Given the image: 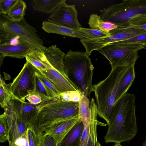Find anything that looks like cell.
Segmentation results:
<instances>
[{"instance_id":"obj_38","label":"cell","mask_w":146,"mask_h":146,"mask_svg":"<svg viewBox=\"0 0 146 146\" xmlns=\"http://www.w3.org/2000/svg\"><path fill=\"white\" fill-rule=\"evenodd\" d=\"M142 146H146V139L144 142L143 143Z\"/></svg>"},{"instance_id":"obj_37","label":"cell","mask_w":146,"mask_h":146,"mask_svg":"<svg viewBox=\"0 0 146 146\" xmlns=\"http://www.w3.org/2000/svg\"><path fill=\"white\" fill-rule=\"evenodd\" d=\"M113 146H122L120 143H115Z\"/></svg>"},{"instance_id":"obj_36","label":"cell","mask_w":146,"mask_h":146,"mask_svg":"<svg viewBox=\"0 0 146 146\" xmlns=\"http://www.w3.org/2000/svg\"><path fill=\"white\" fill-rule=\"evenodd\" d=\"M5 56L3 54H0V63L1 64V63L3 62V61L4 58L5 57Z\"/></svg>"},{"instance_id":"obj_32","label":"cell","mask_w":146,"mask_h":146,"mask_svg":"<svg viewBox=\"0 0 146 146\" xmlns=\"http://www.w3.org/2000/svg\"><path fill=\"white\" fill-rule=\"evenodd\" d=\"M118 42L123 44H139L144 45L146 44V33L127 40Z\"/></svg>"},{"instance_id":"obj_11","label":"cell","mask_w":146,"mask_h":146,"mask_svg":"<svg viewBox=\"0 0 146 146\" xmlns=\"http://www.w3.org/2000/svg\"><path fill=\"white\" fill-rule=\"evenodd\" d=\"M10 102L17 116L27 123L28 127L33 125L41 109L50 103L34 104L16 99L12 100Z\"/></svg>"},{"instance_id":"obj_7","label":"cell","mask_w":146,"mask_h":146,"mask_svg":"<svg viewBox=\"0 0 146 146\" xmlns=\"http://www.w3.org/2000/svg\"><path fill=\"white\" fill-rule=\"evenodd\" d=\"M37 71L35 67L26 61L17 76L9 84L14 99L25 101L29 94L35 91Z\"/></svg>"},{"instance_id":"obj_2","label":"cell","mask_w":146,"mask_h":146,"mask_svg":"<svg viewBox=\"0 0 146 146\" xmlns=\"http://www.w3.org/2000/svg\"><path fill=\"white\" fill-rule=\"evenodd\" d=\"M139 57L137 53L123 64L112 69L104 80L93 86L98 115L109 123L111 113L115 101L120 83L130 67L135 64Z\"/></svg>"},{"instance_id":"obj_9","label":"cell","mask_w":146,"mask_h":146,"mask_svg":"<svg viewBox=\"0 0 146 146\" xmlns=\"http://www.w3.org/2000/svg\"><path fill=\"white\" fill-rule=\"evenodd\" d=\"M75 5H67L64 1L51 14L47 21L78 30L82 27L78 19Z\"/></svg>"},{"instance_id":"obj_22","label":"cell","mask_w":146,"mask_h":146,"mask_svg":"<svg viewBox=\"0 0 146 146\" xmlns=\"http://www.w3.org/2000/svg\"><path fill=\"white\" fill-rule=\"evenodd\" d=\"M26 7V4L24 1L18 0L6 15L14 21H20L24 19Z\"/></svg>"},{"instance_id":"obj_39","label":"cell","mask_w":146,"mask_h":146,"mask_svg":"<svg viewBox=\"0 0 146 146\" xmlns=\"http://www.w3.org/2000/svg\"><path fill=\"white\" fill-rule=\"evenodd\" d=\"M144 46H145V47H146V44H145V45H144Z\"/></svg>"},{"instance_id":"obj_18","label":"cell","mask_w":146,"mask_h":146,"mask_svg":"<svg viewBox=\"0 0 146 146\" xmlns=\"http://www.w3.org/2000/svg\"><path fill=\"white\" fill-rule=\"evenodd\" d=\"M84 128L83 123L80 119L65 136L58 146H80Z\"/></svg>"},{"instance_id":"obj_20","label":"cell","mask_w":146,"mask_h":146,"mask_svg":"<svg viewBox=\"0 0 146 146\" xmlns=\"http://www.w3.org/2000/svg\"><path fill=\"white\" fill-rule=\"evenodd\" d=\"M64 0H32L31 5L33 10L47 14L51 13Z\"/></svg>"},{"instance_id":"obj_1","label":"cell","mask_w":146,"mask_h":146,"mask_svg":"<svg viewBox=\"0 0 146 146\" xmlns=\"http://www.w3.org/2000/svg\"><path fill=\"white\" fill-rule=\"evenodd\" d=\"M135 100V94L127 92L115 102L104 137L106 143L129 142L136 135L137 128Z\"/></svg>"},{"instance_id":"obj_13","label":"cell","mask_w":146,"mask_h":146,"mask_svg":"<svg viewBox=\"0 0 146 146\" xmlns=\"http://www.w3.org/2000/svg\"><path fill=\"white\" fill-rule=\"evenodd\" d=\"M40 72L54 84L60 93L69 91L80 90L68 78L64 76L52 67Z\"/></svg>"},{"instance_id":"obj_8","label":"cell","mask_w":146,"mask_h":146,"mask_svg":"<svg viewBox=\"0 0 146 146\" xmlns=\"http://www.w3.org/2000/svg\"><path fill=\"white\" fill-rule=\"evenodd\" d=\"M144 45L139 44H123L116 42L98 50L109 61L111 69L124 63L134 52L145 49Z\"/></svg>"},{"instance_id":"obj_30","label":"cell","mask_w":146,"mask_h":146,"mask_svg":"<svg viewBox=\"0 0 146 146\" xmlns=\"http://www.w3.org/2000/svg\"><path fill=\"white\" fill-rule=\"evenodd\" d=\"M78 31L88 36L90 39L103 38L110 35L109 32H103L96 29L82 27Z\"/></svg>"},{"instance_id":"obj_33","label":"cell","mask_w":146,"mask_h":146,"mask_svg":"<svg viewBox=\"0 0 146 146\" xmlns=\"http://www.w3.org/2000/svg\"><path fill=\"white\" fill-rule=\"evenodd\" d=\"M39 146H57L54 139L50 136L43 133L40 137Z\"/></svg>"},{"instance_id":"obj_15","label":"cell","mask_w":146,"mask_h":146,"mask_svg":"<svg viewBox=\"0 0 146 146\" xmlns=\"http://www.w3.org/2000/svg\"><path fill=\"white\" fill-rule=\"evenodd\" d=\"M46 58L51 66L64 76H66L64 68V59L66 54L56 45H53L44 51Z\"/></svg>"},{"instance_id":"obj_4","label":"cell","mask_w":146,"mask_h":146,"mask_svg":"<svg viewBox=\"0 0 146 146\" xmlns=\"http://www.w3.org/2000/svg\"><path fill=\"white\" fill-rule=\"evenodd\" d=\"M85 52L69 50L64 64L66 74L84 95L90 96L93 91V65Z\"/></svg>"},{"instance_id":"obj_26","label":"cell","mask_w":146,"mask_h":146,"mask_svg":"<svg viewBox=\"0 0 146 146\" xmlns=\"http://www.w3.org/2000/svg\"><path fill=\"white\" fill-rule=\"evenodd\" d=\"M10 141L9 145L11 146H29L27 132L21 136L16 131L10 132Z\"/></svg>"},{"instance_id":"obj_25","label":"cell","mask_w":146,"mask_h":146,"mask_svg":"<svg viewBox=\"0 0 146 146\" xmlns=\"http://www.w3.org/2000/svg\"><path fill=\"white\" fill-rule=\"evenodd\" d=\"M78 115L83 123L88 121L90 118V102L88 96H84L79 103Z\"/></svg>"},{"instance_id":"obj_14","label":"cell","mask_w":146,"mask_h":146,"mask_svg":"<svg viewBox=\"0 0 146 146\" xmlns=\"http://www.w3.org/2000/svg\"><path fill=\"white\" fill-rule=\"evenodd\" d=\"M42 28L48 33L56 34L80 39H89L88 36L77 30L59 25L47 21H43Z\"/></svg>"},{"instance_id":"obj_17","label":"cell","mask_w":146,"mask_h":146,"mask_svg":"<svg viewBox=\"0 0 146 146\" xmlns=\"http://www.w3.org/2000/svg\"><path fill=\"white\" fill-rule=\"evenodd\" d=\"M25 58L26 61L40 71H45L52 67L48 61L44 51L39 48H32Z\"/></svg>"},{"instance_id":"obj_27","label":"cell","mask_w":146,"mask_h":146,"mask_svg":"<svg viewBox=\"0 0 146 146\" xmlns=\"http://www.w3.org/2000/svg\"><path fill=\"white\" fill-rule=\"evenodd\" d=\"M10 141V136L7 120L5 112L0 115V142Z\"/></svg>"},{"instance_id":"obj_3","label":"cell","mask_w":146,"mask_h":146,"mask_svg":"<svg viewBox=\"0 0 146 146\" xmlns=\"http://www.w3.org/2000/svg\"><path fill=\"white\" fill-rule=\"evenodd\" d=\"M100 11L102 19L118 27L146 24V0H123Z\"/></svg>"},{"instance_id":"obj_31","label":"cell","mask_w":146,"mask_h":146,"mask_svg":"<svg viewBox=\"0 0 146 146\" xmlns=\"http://www.w3.org/2000/svg\"><path fill=\"white\" fill-rule=\"evenodd\" d=\"M18 0H0V14L6 15Z\"/></svg>"},{"instance_id":"obj_16","label":"cell","mask_w":146,"mask_h":146,"mask_svg":"<svg viewBox=\"0 0 146 146\" xmlns=\"http://www.w3.org/2000/svg\"><path fill=\"white\" fill-rule=\"evenodd\" d=\"M32 48L23 42L16 44L8 43H0V53L5 56L20 59L25 58Z\"/></svg>"},{"instance_id":"obj_23","label":"cell","mask_w":146,"mask_h":146,"mask_svg":"<svg viewBox=\"0 0 146 146\" xmlns=\"http://www.w3.org/2000/svg\"><path fill=\"white\" fill-rule=\"evenodd\" d=\"M14 99L10 88L9 84H7L1 76L0 82V104L4 109L11 101Z\"/></svg>"},{"instance_id":"obj_24","label":"cell","mask_w":146,"mask_h":146,"mask_svg":"<svg viewBox=\"0 0 146 146\" xmlns=\"http://www.w3.org/2000/svg\"><path fill=\"white\" fill-rule=\"evenodd\" d=\"M36 74L43 82L53 100H60V93L54 84L37 69Z\"/></svg>"},{"instance_id":"obj_21","label":"cell","mask_w":146,"mask_h":146,"mask_svg":"<svg viewBox=\"0 0 146 146\" xmlns=\"http://www.w3.org/2000/svg\"><path fill=\"white\" fill-rule=\"evenodd\" d=\"M88 23L92 29L106 32H109L118 27L111 23L103 21L101 19L100 16L95 14L90 15Z\"/></svg>"},{"instance_id":"obj_40","label":"cell","mask_w":146,"mask_h":146,"mask_svg":"<svg viewBox=\"0 0 146 146\" xmlns=\"http://www.w3.org/2000/svg\"><path fill=\"white\" fill-rule=\"evenodd\" d=\"M11 146L10 145H9V146Z\"/></svg>"},{"instance_id":"obj_10","label":"cell","mask_w":146,"mask_h":146,"mask_svg":"<svg viewBox=\"0 0 146 146\" xmlns=\"http://www.w3.org/2000/svg\"><path fill=\"white\" fill-rule=\"evenodd\" d=\"M97 106L94 99L90 100L89 120L84 124L83 131L80 146H101L98 140L97 125L98 119Z\"/></svg>"},{"instance_id":"obj_12","label":"cell","mask_w":146,"mask_h":146,"mask_svg":"<svg viewBox=\"0 0 146 146\" xmlns=\"http://www.w3.org/2000/svg\"><path fill=\"white\" fill-rule=\"evenodd\" d=\"M80 120L78 115L70 117L56 123L46 129L44 135L51 136L58 146L63 139Z\"/></svg>"},{"instance_id":"obj_29","label":"cell","mask_w":146,"mask_h":146,"mask_svg":"<svg viewBox=\"0 0 146 146\" xmlns=\"http://www.w3.org/2000/svg\"><path fill=\"white\" fill-rule=\"evenodd\" d=\"M84 96V94L80 90L65 91L60 94L61 100L76 103H79Z\"/></svg>"},{"instance_id":"obj_19","label":"cell","mask_w":146,"mask_h":146,"mask_svg":"<svg viewBox=\"0 0 146 146\" xmlns=\"http://www.w3.org/2000/svg\"><path fill=\"white\" fill-rule=\"evenodd\" d=\"M135 64L129 69L122 79L116 93L115 101L124 96L132 85L135 78Z\"/></svg>"},{"instance_id":"obj_35","label":"cell","mask_w":146,"mask_h":146,"mask_svg":"<svg viewBox=\"0 0 146 146\" xmlns=\"http://www.w3.org/2000/svg\"><path fill=\"white\" fill-rule=\"evenodd\" d=\"M124 28H133L137 29H140L146 31V24L140 25V26H133L131 25L126 27Z\"/></svg>"},{"instance_id":"obj_28","label":"cell","mask_w":146,"mask_h":146,"mask_svg":"<svg viewBox=\"0 0 146 146\" xmlns=\"http://www.w3.org/2000/svg\"><path fill=\"white\" fill-rule=\"evenodd\" d=\"M35 91L40 96L42 103H49L53 100L43 82L37 75L36 73Z\"/></svg>"},{"instance_id":"obj_5","label":"cell","mask_w":146,"mask_h":146,"mask_svg":"<svg viewBox=\"0 0 146 146\" xmlns=\"http://www.w3.org/2000/svg\"><path fill=\"white\" fill-rule=\"evenodd\" d=\"M0 43L13 38H16L32 48H38L44 51L43 40L37 33L36 29L28 23L25 18L15 21L6 15H0Z\"/></svg>"},{"instance_id":"obj_6","label":"cell","mask_w":146,"mask_h":146,"mask_svg":"<svg viewBox=\"0 0 146 146\" xmlns=\"http://www.w3.org/2000/svg\"><path fill=\"white\" fill-rule=\"evenodd\" d=\"M79 103L52 101L38 112L33 125L43 133L53 124L67 118L78 114Z\"/></svg>"},{"instance_id":"obj_34","label":"cell","mask_w":146,"mask_h":146,"mask_svg":"<svg viewBox=\"0 0 146 146\" xmlns=\"http://www.w3.org/2000/svg\"><path fill=\"white\" fill-rule=\"evenodd\" d=\"M26 99L29 102L34 104H38L42 103L40 96L35 91L31 92Z\"/></svg>"}]
</instances>
